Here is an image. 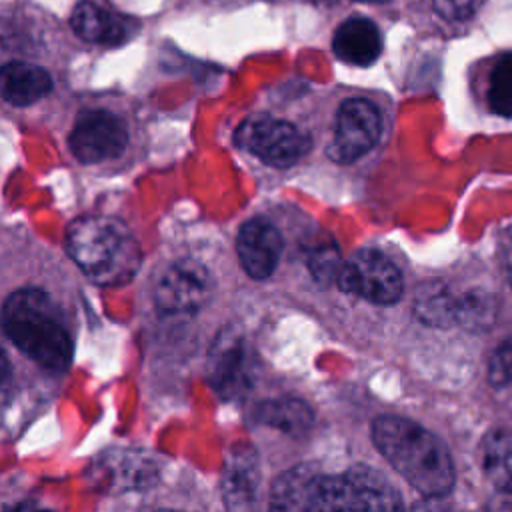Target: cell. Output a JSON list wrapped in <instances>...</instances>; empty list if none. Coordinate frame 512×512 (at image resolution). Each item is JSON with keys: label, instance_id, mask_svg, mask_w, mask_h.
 Listing matches in <instances>:
<instances>
[{"label": "cell", "instance_id": "1", "mask_svg": "<svg viewBox=\"0 0 512 512\" xmlns=\"http://www.w3.org/2000/svg\"><path fill=\"white\" fill-rule=\"evenodd\" d=\"M372 440L392 468L422 496L442 498L454 486V464L444 442L404 416H378Z\"/></svg>", "mask_w": 512, "mask_h": 512}, {"label": "cell", "instance_id": "2", "mask_svg": "<svg viewBox=\"0 0 512 512\" xmlns=\"http://www.w3.org/2000/svg\"><path fill=\"white\" fill-rule=\"evenodd\" d=\"M66 252L100 286H122L134 278L142 250L124 222L112 216H80L66 230Z\"/></svg>", "mask_w": 512, "mask_h": 512}, {"label": "cell", "instance_id": "3", "mask_svg": "<svg viewBox=\"0 0 512 512\" xmlns=\"http://www.w3.org/2000/svg\"><path fill=\"white\" fill-rule=\"evenodd\" d=\"M2 328L12 344L52 372H64L72 362V338L64 320L38 288L12 292L2 306Z\"/></svg>", "mask_w": 512, "mask_h": 512}, {"label": "cell", "instance_id": "4", "mask_svg": "<svg viewBox=\"0 0 512 512\" xmlns=\"http://www.w3.org/2000/svg\"><path fill=\"white\" fill-rule=\"evenodd\" d=\"M308 512H404L396 488L376 470L358 466L320 476Z\"/></svg>", "mask_w": 512, "mask_h": 512}, {"label": "cell", "instance_id": "5", "mask_svg": "<svg viewBox=\"0 0 512 512\" xmlns=\"http://www.w3.org/2000/svg\"><path fill=\"white\" fill-rule=\"evenodd\" d=\"M236 144L274 168H288L310 150V138L304 132L270 116L244 120L236 130Z\"/></svg>", "mask_w": 512, "mask_h": 512}, {"label": "cell", "instance_id": "6", "mask_svg": "<svg viewBox=\"0 0 512 512\" xmlns=\"http://www.w3.org/2000/svg\"><path fill=\"white\" fill-rule=\"evenodd\" d=\"M336 284L340 290L374 304H394L404 292V280L398 266L372 248L360 250L346 260Z\"/></svg>", "mask_w": 512, "mask_h": 512}, {"label": "cell", "instance_id": "7", "mask_svg": "<svg viewBox=\"0 0 512 512\" xmlns=\"http://www.w3.org/2000/svg\"><path fill=\"white\" fill-rule=\"evenodd\" d=\"M380 132L382 116L372 102L364 98L346 100L336 114V128L328 146V156L340 164L352 162L378 142Z\"/></svg>", "mask_w": 512, "mask_h": 512}, {"label": "cell", "instance_id": "8", "mask_svg": "<svg viewBox=\"0 0 512 512\" xmlns=\"http://www.w3.org/2000/svg\"><path fill=\"white\" fill-rule=\"evenodd\" d=\"M212 294L210 272L192 258H182L170 264L160 276L154 292L156 306L166 314L196 312Z\"/></svg>", "mask_w": 512, "mask_h": 512}, {"label": "cell", "instance_id": "9", "mask_svg": "<svg viewBox=\"0 0 512 512\" xmlns=\"http://www.w3.org/2000/svg\"><path fill=\"white\" fill-rule=\"evenodd\" d=\"M126 144V124L116 114L106 110L82 112L68 138V146L74 158L84 164L114 158L126 148Z\"/></svg>", "mask_w": 512, "mask_h": 512}, {"label": "cell", "instance_id": "10", "mask_svg": "<svg viewBox=\"0 0 512 512\" xmlns=\"http://www.w3.org/2000/svg\"><path fill=\"white\" fill-rule=\"evenodd\" d=\"M208 378L222 398H238L252 386V356L240 334H222L214 342Z\"/></svg>", "mask_w": 512, "mask_h": 512}, {"label": "cell", "instance_id": "11", "mask_svg": "<svg viewBox=\"0 0 512 512\" xmlns=\"http://www.w3.org/2000/svg\"><path fill=\"white\" fill-rule=\"evenodd\" d=\"M236 248L244 272L254 280H266L282 254V236L270 222L254 218L242 224Z\"/></svg>", "mask_w": 512, "mask_h": 512}, {"label": "cell", "instance_id": "12", "mask_svg": "<svg viewBox=\"0 0 512 512\" xmlns=\"http://www.w3.org/2000/svg\"><path fill=\"white\" fill-rule=\"evenodd\" d=\"M70 24L86 42L120 44L130 36V20L106 0H80L72 12Z\"/></svg>", "mask_w": 512, "mask_h": 512}, {"label": "cell", "instance_id": "13", "mask_svg": "<svg viewBox=\"0 0 512 512\" xmlns=\"http://www.w3.org/2000/svg\"><path fill=\"white\" fill-rule=\"evenodd\" d=\"M332 50L342 62L354 66H368L378 58L382 50L380 32L376 24L368 18H348L334 32Z\"/></svg>", "mask_w": 512, "mask_h": 512}, {"label": "cell", "instance_id": "14", "mask_svg": "<svg viewBox=\"0 0 512 512\" xmlns=\"http://www.w3.org/2000/svg\"><path fill=\"white\" fill-rule=\"evenodd\" d=\"M2 98L14 106H28L52 90L50 74L30 62H8L2 68Z\"/></svg>", "mask_w": 512, "mask_h": 512}, {"label": "cell", "instance_id": "15", "mask_svg": "<svg viewBox=\"0 0 512 512\" xmlns=\"http://www.w3.org/2000/svg\"><path fill=\"white\" fill-rule=\"evenodd\" d=\"M320 472L312 464H300L284 472L272 486L270 512H308V504Z\"/></svg>", "mask_w": 512, "mask_h": 512}, {"label": "cell", "instance_id": "16", "mask_svg": "<svg viewBox=\"0 0 512 512\" xmlns=\"http://www.w3.org/2000/svg\"><path fill=\"white\" fill-rule=\"evenodd\" d=\"M258 460L250 448L234 450L224 468V498L232 508H244L252 502L258 488Z\"/></svg>", "mask_w": 512, "mask_h": 512}, {"label": "cell", "instance_id": "17", "mask_svg": "<svg viewBox=\"0 0 512 512\" xmlns=\"http://www.w3.org/2000/svg\"><path fill=\"white\" fill-rule=\"evenodd\" d=\"M484 474L498 492H512V430L492 428L480 444Z\"/></svg>", "mask_w": 512, "mask_h": 512}, {"label": "cell", "instance_id": "18", "mask_svg": "<svg viewBox=\"0 0 512 512\" xmlns=\"http://www.w3.org/2000/svg\"><path fill=\"white\" fill-rule=\"evenodd\" d=\"M110 488H144L156 478V466L140 452H110L102 462Z\"/></svg>", "mask_w": 512, "mask_h": 512}, {"label": "cell", "instance_id": "19", "mask_svg": "<svg viewBox=\"0 0 512 512\" xmlns=\"http://www.w3.org/2000/svg\"><path fill=\"white\" fill-rule=\"evenodd\" d=\"M254 420L288 434H304L314 422L310 406L298 398L266 400L254 408Z\"/></svg>", "mask_w": 512, "mask_h": 512}, {"label": "cell", "instance_id": "20", "mask_svg": "<svg viewBox=\"0 0 512 512\" xmlns=\"http://www.w3.org/2000/svg\"><path fill=\"white\" fill-rule=\"evenodd\" d=\"M456 306L458 296H454L442 282L422 284L414 298V314L420 322L434 328L456 324Z\"/></svg>", "mask_w": 512, "mask_h": 512}, {"label": "cell", "instance_id": "21", "mask_svg": "<svg viewBox=\"0 0 512 512\" xmlns=\"http://www.w3.org/2000/svg\"><path fill=\"white\" fill-rule=\"evenodd\" d=\"M496 316V302L492 294L482 290H472L458 296L456 324L466 330H486Z\"/></svg>", "mask_w": 512, "mask_h": 512}, {"label": "cell", "instance_id": "22", "mask_svg": "<svg viewBox=\"0 0 512 512\" xmlns=\"http://www.w3.org/2000/svg\"><path fill=\"white\" fill-rule=\"evenodd\" d=\"M490 108L506 118H512V56H504L492 68L488 82Z\"/></svg>", "mask_w": 512, "mask_h": 512}, {"label": "cell", "instance_id": "23", "mask_svg": "<svg viewBox=\"0 0 512 512\" xmlns=\"http://www.w3.org/2000/svg\"><path fill=\"white\" fill-rule=\"evenodd\" d=\"M488 380L492 386H508L512 382V344H500L488 360Z\"/></svg>", "mask_w": 512, "mask_h": 512}, {"label": "cell", "instance_id": "24", "mask_svg": "<svg viewBox=\"0 0 512 512\" xmlns=\"http://www.w3.org/2000/svg\"><path fill=\"white\" fill-rule=\"evenodd\" d=\"M342 260L338 256L336 248H320L310 258V270L318 282H330L338 280V274L342 270Z\"/></svg>", "mask_w": 512, "mask_h": 512}, {"label": "cell", "instance_id": "25", "mask_svg": "<svg viewBox=\"0 0 512 512\" xmlns=\"http://www.w3.org/2000/svg\"><path fill=\"white\" fill-rule=\"evenodd\" d=\"M484 0H432L436 12L446 20H464L472 16Z\"/></svg>", "mask_w": 512, "mask_h": 512}, {"label": "cell", "instance_id": "26", "mask_svg": "<svg viewBox=\"0 0 512 512\" xmlns=\"http://www.w3.org/2000/svg\"><path fill=\"white\" fill-rule=\"evenodd\" d=\"M502 260H504V270H506L508 282L512 286V228H508L502 238Z\"/></svg>", "mask_w": 512, "mask_h": 512}, {"label": "cell", "instance_id": "27", "mask_svg": "<svg viewBox=\"0 0 512 512\" xmlns=\"http://www.w3.org/2000/svg\"><path fill=\"white\" fill-rule=\"evenodd\" d=\"M438 500L440 498H426V500L414 504L412 512H442V508L438 506Z\"/></svg>", "mask_w": 512, "mask_h": 512}, {"label": "cell", "instance_id": "28", "mask_svg": "<svg viewBox=\"0 0 512 512\" xmlns=\"http://www.w3.org/2000/svg\"><path fill=\"white\" fill-rule=\"evenodd\" d=\"M356 2H386V0H356Z\"/></svg>", "mask_w": 512, "mask_h": 512}, {"label": "cell", "instance_id": "29", "mask_svg": "<svg viewBox=\"0 0 512 512\" xmlns=\"http://www.w3.org/2000/svg\"><path fill=\"white\" fill-rule=\"evenodd\" d=\"M156 512H182V510H156Z\"/></svg>", "mask_w": 512, "mask_h": 512}]
</instances>
